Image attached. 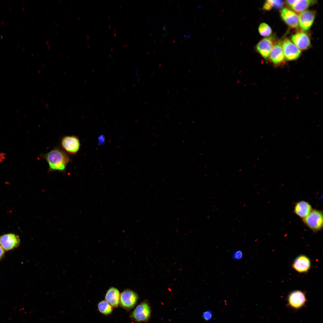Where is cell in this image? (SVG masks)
I'll return each instance as SVG.
<instances>
[{"mask_svg": "<svg viewBox=\"0 0 323 323\" xmlns=\"http://www.w3.org/2000/svg\"><path fill=\"white\" fill-rule=\"evenodd\" d=\"M293 43L300 49L305 50L310 46V40L308 36L303 32H298L291 37Z\"/></svg>", "mask_w": 323, "mask_h": 323, "instance_id": "cell-12", "label": "cell"}, {"mask_svg": "<svg viewBox=\"0 0 323 323\" xmlns=\"http://www.w3.org/2000/svg\"><path fill=\"white\" fill-rule=\"evenodd\" d=\"M269 57L271 61L276 65H279L284 61L285 57L281 42L280 41L274 45Z\"/></svg>", "mask_w": 323, "mask_h": 323, "instance_id": "cell-14", "label": "cell"}, {"mask_svg": "<svg viewBox=\"0 0 323 323\" xmlns=\"http://www.w3.org/2000/svg\"><path fill=\"white\" fill-rule=\"evenodd\" d=\"M4 250L0 244V260L1 259L4 255Z\"/></svg>", "mask_w": 323, "mask_h": 323, "instance_id": "cell-25", "label": "cell"}, {"mask_svg": "<svg viewBox=\"0 0 323 323\" xmlns=\"http://www.w3.org/2000/svg\"><path fill=\"white\" fill-rule=\"evenodd\" d=\"M50 171L65 172L70 160L69 156L59 148H54L45 156Z\"/></svg>", "mask_w": 323, "mask_h": 323, "instance_id": "cell-1", "label": "cell"}, {"mask_svg": "<svg viewBox=\"0 0 323 323\" xmlns=\"http://www.w3.org/2000/svg\"><path fill=\"white\" fill-rule=\"evenodd\" d=\"M281 16L284 21L290 27L296 29L299 26L298 16L292 10L286 8L281 10Z\"/></svg>", "mask_w": 323, "mask_h": 323, "instance_id": "cell-13", "label": "cell"}, {"mask_svg": "<svg viewBox=\"0 0 323 323\" xmlns=\"http://www.w3.org/2000/svg\"><path fill=\"white\" fill-rule=\"evenodd\" d=\"M98 308L101 313L107 315L110 314L112 311V306L106 300H103L98 304Z\"/></svg>", "mask_w": 323, "mask_h": 323, "instance_id": "cell-18", "label": "cell"}, {"mask_svg": "<svg viewBox=\"0 0 323 323\" xmlns=\"http://www.w3.org/2000/svg\"><path fill=\"white\" fill-rule=\"evenodd\" d=\"M282 45L285 57L288 60H295L301 54L300 49L288 38L284 39Z\"/></svg>", "mask_w": 323, "mask_h": 323, "instance_id": "cell-5", "label": "cell"}, {"mask_svg": "<svg viewBox=\"0 0 323 323\" xmlns=\"http://www.w3.org/2000/svg\"><path fill=\"white\" fill-rule=\"evenodd\" d=\"M303 220L304 224L313 231H318L322 228L323 214L320 211L313 210Z\"/></svg>", "mask_w": 323, "mask_h": 323, "instance_id": "cell-2", "label": "cell"}, {"mask_svg": "<svg viewBox=\"0 0 323 323\" xmlns=\"http://www.w3.org/2000/svg\"><path fill=\"white\" fill-rule=\"evenodd\" d=\"M268 1L272 7H274L277 8H280L281 7L284 3L283 1L282 0H269Z\"/></svg>", "mask_w": 323, "mask_h": 323, "instance_id": "cell-20", "label": "cell"}, {"mask_svg": "<svg viewBox=\"0 0 323 323\" xmlns=\"http://www.w3.org/2000/svg\"><path fill=\"white\" fill-rule=\"evenodd\" d=\"M258 31L260 34L264 36H268L272 33V30L267 24L263 22L261 23L258 27Z\"/></svg>", "mask_w": 323, "mask_h": 323, "instance_id": "cell-19", "label": "cell"}, {"mask_svg": "<svg viewBox=\"0 0 323 323\" xmlns=\"http://www.w3.org/2000/svg\"><path fill=\"white\" fill-rule=\"evenodd\" d=\"M202 316L205 320L209 321L211 318L212 313L210 311L207 310L203 313Z\"/></svg>", "mask_w": 323, "mask_h": 323, "instance_id": "cell-21", "label": "cell"}, {"mask_svg": "<svg viewBox=\"0 0 323 323\" xmlns=\"http://www.w3.org/2000/svg\"><path fill=\"white\" fill-rule=\"evenodd\" d=\"M311 266V261L307 256L302 255L297 257L294 260L292 267L299 273H305L308 271Z\"/></svg>", "mask_w": 323, "mask_h": 323, "instance_id": "cell-11", "label": "cell"}, {"mask_svg": "<svg viewBox=\"0 0 323 323\" xmlns=\"http://www.w3.org/2000/svg\"><path fill=\"white\" fill-rule=\"evenodd\" d=\"M151 314V309L148 303L144 301L141 303L136 307L132 313L131 318L138 322H146L148 320Z\"/></svg>", "mask_w": 323, "mask_h": 323, "instance_id": "cell-3", "label": "cell"}, {"mask_svg": "<svg viewBox=\"0 0 323 323\" xmlns=\"http://www.w3.org/2000/svg\"><path fill=\"white\" fill-rule=\"evenodd\" d=\"M61 144L63 148L71 154L76 153L80 148V144L78 138L74 135L64 137L62 140Z\"/></svg>", "mask_w": 323, "mask_h": 323, "instance_id": "cell-7", "label": "cell"}, {"mask_svg": "<svg viewBox=\"0 0 323 323\" xmlns=\"http://www.w3.org/2000/svg\"><path fill=\"white\" fill-rule=\"evenodd\" d=\"M316 1L310 0H286V3L296 12H302L316 3Z\"/></svg>", "mask_w": 323, "mask_h": 323, "instance_id": "cell-15", "label": "cell"}, {"mask_svg": "<svg viewBox=\"0 0 323 323\" xmlns=\"http://www.w3.org/2000/svg\"><path fill=\"white\" fill-rule=\"evenodd\" d=\"M138 298V295L135 292L130 290H126L120 295L119 304L124 309L129 310L134 307Z\"/></svg>", "mask_w": 323, "mask_h": 323, "instance_id": "cell-4", "label": "cell"}, {"mask_svg": "<svg viewBox=\"0 0 323 323\" xmlns=\"http://www.w3.org/2000/svg\"><path fill=\"white\" fill-rule=\"evenodd\" d=\"M272 8V7L268 1H266L263 4V9L264 10H271Z\"/></svg>", "mask_w": 323, "mask_h": 323, "instance_id": "cell-23", "label": "cell"}, {"mask_svg": "<svg viewBox=\"0 0 323 323\" xmlns=\"http://www.w3.org/2000/svg\"><path fill=\"white\" fill-rule=\"evenodd\" d=\"M20 243L19 236L10 233L0 236V244L4 251H8L17 247Z\"/></svg>", "mask_w": 323, "mask_h": 323, "instance_id": "cell-6", "label": "cell"}, {"mask_svg": "<svg viewBox=\"0 0 323 323\" xmlns=\"http://www.w3.org/2000/svg\"><path fill=\"white\" fill-rule=\"evenodd\" d=\"M307 299L304 293L302 291L296 290L291 292L288 298L289 305L295 309H298L303 306Z\"/></svg>", "mask_w": 323, "mask_h": 323, "instance_id": "cell-10", "label": "cell"}, {"mask_svg": "<svg viewBox=\"0 0 323 323\" xmlns=\"http://www.w3.org/2000/svg\"><path fill=\"white\" fill-rule=\"evenodd\" d=\"M298 22L301 29L304 31H307L310 28L315 19L316 13L313 11L305 10L298 15Z\"/></svg>", "mask_w": 323, "mask_h": 323, "instance_id": "cell-8", "label": "cell"}, {"mask_svg": "<svg viewBox=\"0 0 323 323\" xmlns=\"http://www.w3.org/2000/svg\"><path fill=\"white\" fill-rule=\"evenodd\" d=\"M242 257V253L241 251L238 250L235 252L233 254V259L238 260L241 259Z\"/></svg>", "mask_w": 323, "mask_h": 323, "instance_id": "cell-22", "label": "cell"}, {"mask_svg": "<svg viewBox=\"0 0 323 323\" xmlns=\"http://www.w3.org/2000/svg\"><path fill=\"white\" fill-rule=\"evenodd\" d=\"M120 294L119 290L114 287L110 288L105 295V299L112 307H117L119 303Z\"/></svg>", "mask_w": 323, "mask_h": 323, "instance_id": "cell-17", "label": "cell"}, {"mask_svg": "<svg viewBox=\"0 0 323 323\" xmlns=\"http://www.w3.org/2000/svg\"><path fill=\"white\" fill-rule=\"evenodd\" d=\"M6 157V154L4 152H0V163H3L5 160Z\"/></svg>", "mask_w": 323, "mask_h": 323, "instance_id": "cell-24", "label": "cell"}, {"mask_svg": "<svg viewBox=\"0 0 323 323\" xmlns=\"http://www.w3.org/2000/svg\"><path fill=\"white\" fill-rule=\"evenodd\" d=\"M311 205L307 202L301 201L297 202L294 208V213L303 219L306 217L312 211Z\"/></svg>", "mask_w": 323, "mask_h": 323, "instance_id": "cell-16", "label": "cell"}, {"mask_svg": "<svg viewBox=\"0 0 323 323\" xmlns=\"http://www.w3.org/2000/svg\"><path fill=\"white\" fill-rule=\"evenodd\" d=\"M274 45L273 38L271 37L265 38L261 40L256 46L257 51L265 59L269 57Z\"/></svg>", "mask_w": 323, "mask_h": 323, "instance_id": "cell-9", "label": "cell"}]
</instances>
